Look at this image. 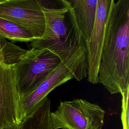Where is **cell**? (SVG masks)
<instances>
[{
	"label": "cell",
	"mask_w": 129,
	"mask_h": 129,
	"mask_svg": "<svg viewBox=\"0 0 129 129\" xmlns=\"http://www.w3.org/2000/svg\"><path fill=\"white\" fill-rule=\"evenodd\" d=\"M98 83L111 94L129 88V0L114 4L103 41Z\"/></svg>",
	"instance_id": "6da1fadb"
},
{
	"label": "cell",
	"mask_w": 129,
	"mask_h": 129,
	"mask_svg": "<svg viewBox=\"0 0 129 129\" xmlns=\"http://www.w3.org/2000/svg\"><path fill=\"white\" fill-rule=\"evenodd\" d=\"M45 28L42 37L32 41L31 48L46 49L57 56L74 78L87 77V49L82 33L70 9H42Z\"/></svg>",
	"instance_id": "7a4b0ae2"
},
{
	"label": "cell",
	"mask_w": 129,
	"mask_h": 129,
	"mask_svg": "<svg viewBox=\"0 0 129 129\" xmlns=\"http://www.w3.org/2000/svg\"><path fill=\"white\" fill-rule=\"evenodd\" d=\"M60 62L59 57L48 49L28 50L15 64L16 82L21 98L31 93Z\"/></svg>",
	"instance_id": "3957f363"
},
{
	"label": "cell",
	"mask_w": 129,
	"mask_h": 129,
	"mask_svg": "<svg viewBox=\"0 0 129 129\" xmlns=\"http://www.w3.org/2000/svg\"><path fill=\"white\" fill-rule=\"evenodd\" d=\"M105 112L99 105L82 99L61 101L50 113L52 129H101Z\"/></svg>",
	"instance_id": "277c9868"
},
{
	"label": "cell",
	"mask_w": 129,
	"mask_h": 129,
	"mask_svg": "<svg viewBox=\"0 0 129 129\" xmlns=\"http://www.w3.org/2000/svg\"><path fill=\"white\" fill-rule=\"evenodd\" d=\"M0 18L27 29L36 39L44 33V13L35 0H0Z\"/></svg>",
	"instance_id": "5b68a950"
},
{
	"label": "cell",
	"mask_w": 129,
	"mask_h": 129,
	"mask_svg": "<svg viewBox=\"0 0 129 129\" xmlns=\"http://www.w3.org/2000/svg\"><path fill=\"white\" fill-rule=\"evenodd\" d=\"M20 102L15 64H0V129L21 124Z\"/></svg>",
	"instance_id": "8992f818"
},
{
	"label": "cell",
	"mask_w": 129,
	"mask_h": 129,
	"mask_svg": "<svg viewBox=\"0 0 129 129\" xmlns=\"http://www.w3.org/2000/svg\"><path fill=\"white\" fill-rule=\"evenodd\" d=\"M114 0H98L93 27L87 44V80L90 83H98V71L103 41L106 26L109 19Z\"/></svg>",
	"instance_id": "52a82bcc"
},
{
	"label": "cell",
	"mask_w": 129,
	"mask_h": 129,
	"mask_svg": "<svg viewBox=\"0 0 129 129\" xmlns=\"http://www.w3.org/2000/svg\"><path fill=\"white\" fill-rule=\"evenodd\" d=\"M73 78L70 70L61 62L31 93L21 98L20 109L22 120L52 90Z\"/></svg>",
	"instance_id": "ba28073f"
},
{
	"label": "cell",
	"mask_w": 129,
	"mask_h": 129,
	"mask_svg": "<svg viewBox=\"0 0 129 129\" xmlns=\"http://www.w3.org/2000/svg\"><path fill=\"white\" fill-rule=\"evenodd\" d=\"M87 44L92 31L98 0H65Z\"/></svg>",
	"instance_id": "9c48e42d"
},
{
	"label": "cell",
	"mask_w": 129,
	"mask_h": 129,
	"mask_svg": "<svg viewBox=\"0 0 129 129\" xmlns=\"http://www.w3.org/2000/svg\"><path fill=\"white\" fill-rule=\"evenodd\" d=\"M0 36L13 41L31 42L36 39L27 29L17 24L0 18Z\"/></svg>",
	"instance_id": "30bf717a"
},
{
	"label": "cell",
	"mask_w": 129,
	"mask_h": 129,
	"mask_svg": "<svg viewBox=\"0 0 129 129\" xmlns=\"http://www.w3.org/2000/svg\"><path fill=\"white\" fill-rule=\"evenodd\" d=\"M20 129H52L49 119L45 116L34 115L25 118Z\"/></svg>",
	"instance_id": "8fae6325"
},
{
	"label": "cell",
	"mask_w": 129,
	"mask_h": 129,
	"mask_svg": "<svg viewBox=\"0 0 129 129\" xmlns=\"http://www.w3.org/2000/svg\"><path fill=\"white\" fill-rule=\"evenodd\" d=\"M42 9L61 10L69 9L70 7L65 0H35Z\"/></svg>",
	"instance_id": "7c38bea8"
},
{
	"label": "cell",
	"mask_w": 129,
	"mask_h": 129,
	"mask_svg": "<svg viewBox=\"0 0 129 129\" xmlns=\"http://www.w3.org/2000/svg\"><path fill=\"white\" fill-rule=\"evenodd\" d=\"M128 91L129 88L126 89L121 95L122 96V111L121 119L123 129H129L128 116Z\"/></svg>",
	"instance_id": "4fadbf2b"
}]
</instances>
